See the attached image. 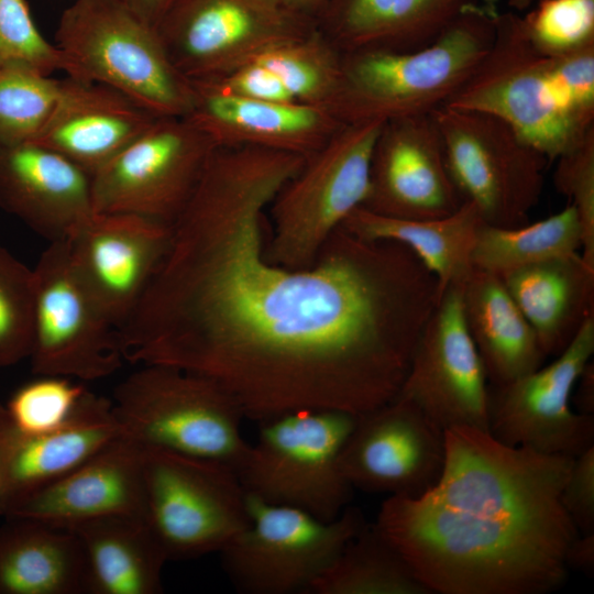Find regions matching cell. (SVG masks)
Segmentation results:
<instances>
[{
  "instance_id": "b9f144b4",
  "label": "cell",
  "mask_w": 594,
  "mask_h": 594,
  "mask_svg": "<svg viewBox=\"0 0 594 594\" xmlns=\"http://www.w3.org/2000/svg\"><path fill=\"white\" fill-rule=\"evenodd\" d=\"M568 569L592 575L594 572V534H579L566 550Z\"/></svg>"
},
{
  "instance_id": "e575fe53",
  "label": "cell",
  "mask_w": 594,
  "mask_h": 594,
  "mask_svg": "<svg viewBox=\"0 0 594 594\" xmlns=\"http://www.w3.org/2000/svg\"><path fill=\"white\" fill-rule=\"evenodd\" d=\"M33 318V268L0 246V369L29 359Z\"/></svg>"
},
{
  "instance_id": "44dd1931",
  "label": "cell",
  "mask_w": 594,
  "mask_h": 594,
  "mask_svg": "<svg viewBox=\"0 0 594 594\" xmlns=\"http://www.w3.org/2000/svg\"><path fill=\"white\" fill-rule=\"evenodd\" d=\"M91 174L35 142H0V207L50 242L94 212Z\"/></svg>"
},
{
  "instance_id": "f35d334b",
  "label": "cell",
  "mask_w": 594,
  "mask_h": 594,
  "mask_svg": "<svg viewBox=\"0 0 594 594\" xmlns=\"http://www.w3.org/2000/svg\"><path fill=\"white\" fill-rule=\"evenodd\" d=\"M557 162L553 183L576 210L582 229L581 256L594 267V132Z\"/></svg>"
},
{
  "instance_id": "7bdbcfd3",
  "label": "cell",
  "mask_w": 594,
  "mask_h": 594,
  "mask_svg": "<svg viewBox=\"0 0 594 594\" xmlns=\"http://www.w3.org/2000/svg\"><path fill=\"white\" fill-rule=\"evenodd\" d=\"M571 405L582 415H594V365L592 360L582 370L572 392Z\"/></svg>"
},
{
  "instance_id": "4fadbf2b",
  "label": "cell",
  "mask_w": 594,
  "mask_h": 594,
  "mask_svg": "<svg viewBox=\"0 0 594 594\" xmlns=\"http://www.w3.org/2000/svg\"><path fill=\"white\" fill-rule=\"evenodd\" d=\"M215 143L185 117H158L92 173L96 212L172 224L190 199Z\"/></svg>"
},
{
  "instance_id": "d590c367",
  "label": "cell",
  "mask_w": 594,
  "mask_h": 594,
  "mask_svg": "<svg viewBox=\"0 0 594 594\" xmlns=\"http://www.w3.org/2000/svg\"><path fill=\"white\" fill-rule=\"evenodd\" d=\"M521 18L530 43L548 56L594 46V0H536Z\"/></svg>"
},
{
  "instance_id": "e0dca14e",
  "label": "cell",
  "mask_w": 594,
  "mask_h": 594,
  "mask_svg": "<svg viewBox=\"0 0 594 594\" xmlns=\"http://www.w3.org/2000/svg\"><path fill=\"white\" fill-rule=\"evenodd\" d=\"M444 461V430L397 397L358 415L340 454L354 490L387 497L424 494L440 479Z\"/></svg>"
},
{
  "instance_id": "f1b7e54d",
  "label": "cell",
  "mask_w": 594,
  "mask_h": 594,
  "mask_svg": "<svg viewBox=\"0 0 594 594\" xmlns=\"http://www.w3.org/2000/svg\"><path fill=\"white\" fill-rule=\"evenodd\" d=\"M87 564L90 594H157L168 561L144 520L107 516L70 528Z\"/></svg>"
},
{
  "instance_id": "8992f818",
  "label": "cell",
  "mask_w": 594,
  "mask_h": 594,
  "mask_svg": "<svg viewBox=\"0 0 594 594\" xmlns=\"http://www.w3.org/2000/svg\"><path fill=\"white\" fill-rule=\"evenodd\" d=\"M111 402L121 435L143 449L216 462L235 473L249 449L241 409L201 375L143 364L116 387Z\"/></svg>"
},
{
  "instance_id": "603a6c76",
  "label": "cell",
  "mask_w": 594,
  "mask_h": 594,
  "mask_svg": "<svg viewBox=\"0 0 594 594\" xmlns=\"http://www.w3.org/2000/svg\"><path fill=\"white\" fill-rule=\"evenodd\" d=\"M191 85L193 103L185 118L216 146H256L308 157L343 125L323 107L254 100Z\"/></svg>"
},
{
  "instance_id": "9c48e42d",
  "label": "cell",
  "mask_w": 594,
  "mask_h": 594,
  "mask_svg": "<svg viewBox=\"0 0 594 594\" xmlns=\"http://www.w3.org/2000/svg\"><path fill=\"white\" fill-rule=\"evenodd\" d=\"M143 520L168 561L198 558L248 527L249 495L228 466L143 449Z\"/></svg>"
},
{
  "instance_id": "ac0fdd59",
  "label": "cell",
  "mask_w": 594,
  "mask_h": 594,
  "mask_svg": "<svg viewBox=\"0 0 594 594\" xmlns=\"http://www.w3.org/2000/svg\"><path fill=\"white\" fill-rule=\"evenodd\" d=\"M170 226L133 213L94 212L67 239L75 271L118 330L148 286Z\"/></svg>"
},
{
  "instance_id": "9a60e30c",
  "label": "cell",
  "mask_w": 594,
  "mask_h": 594,
  "mask_svg": "<svg viewBox=\"0 0 594 594\" xmlns=\"http://www.w3.org/2000/svg\"><path fill=\"white\" fill-rule=\"evenodd\" d=\"M156 30L172 64L189 81L220 78L310 35L296 13L249 0H176Z\"/></svg>"
},
{
  "instance_id": "836d02e7",
  "label": "cell",
  "mask_w": 594,
  "mask_h": 594,
  "mask_svg": "<svg viewBox=\"0 0 594 594\" xmlns=\"http://www.w3.org/2000/svg\"><path fill=\"white\" fill-rule=\"evenodd\" d=\"M61 79L28 68L0 69V142H33L46 125Z\"/></svg>"
},
{
  "instance_id": "6da1fadb",
  "label": "cell",
  "mask_w": 594,
  "mask_h": 594,
  "mask_svg": "<svg viewBox=\"0 0 594 594\" xmlns=\"http://www.w3.org/2000/svg\"><path fill=\"white\" fill-rule=\"evenodd\" d=\"M306 157L216 146L139 304L123 360L211 380L244 418L394 399L439 287L415 253L340 226L312 266L266 256L267 209Z\"/></svg>"
},
{
  "instance_id": "f546056e",
  "label": "cell",
  "mask_w": 594,
  "mask_h": 594,
  "mask_svg": "<svg viewBox=\"0 0 594 594\" xmlns=\"http://www.w3.org/2000/svg\"><path fill=\"white\" fill-rule=\"evenodd\" d=\"M483 223L474 205L464 201L447 217L424 220L392 218L358 207L341 226L365 240L406 245L433 274L441 294L449 286H462L472 272V252Z\"/></svg>"
},
{
  "instance_id": "ba28073f",
  "label": "cell",
  "mask_w": 594,
  "mask_h": 594,
  "mask_svg": "<svg viewBox=\"0 0 594 594\" xmlns=\"http://www.w3.org/2000/svg\"><path fill=\"white\" fill-rule=\"evenodd\" d=\"M356 418L342 410L299 409L260 422L237 470L248 495L322 520L337 518L354 491L340 454Z\"/></svg>"
},
{
  "instance_id": "7dc6e473",
  "label": "cell",
  "mask_w": 594,
  "mask_h": 594,
  "mask_svg": "<svg viewBox=\"0 0 594 594\" xmlns=\"http://www.w3.org/2000/svg\"><path fill=\"white\" fill-rule=\"evenodd\" d=\"M249 1L270 10L284 9L283 0H249Z\"/></svg>"
},
{
  "instance_id": "3957f363",
  "label": "cell",
  "mask_w": 594,
  "mask_h": 594,
  "mask_svg": "<svg viewBox=\"0 0 594 594\" xmlns=\"http://www.w3.org/2000/svg\"><path fill=\"white\" fill-rule=\"evenodd\" d=\"M444 106L496 116L557 161L594 132V46L544 55L520 15L497 11L491 47Z\"/></svg>"
},
{
  "instance_id": "83f0119b",
  "label": "cell",
  "mask_w": 594,
  "mask_h": 594,
  "mask_svg": "<svg viewBox=\"0 0 594 594\" xmlns=\"http://www.w3.org/2000/svg\"><path fill=\"white\" fill-rule=\"evenodd\" d=\"M477 0H339L333 21L336 47L406 52L435 42Z\"/></svg>"
},
{
  "instance_id": "5bb4252c",
  "label": "cell",
  "mask_w": 594,
  "mask_h": 594,
  "mask_svg": "<svg viewBox=\"0 0 594 594\" xmlns=\"http://www.w3.org/2000/svg\"><path fill=\"white\" fill-rule=\"evenodd\" d=\"M594 353V318L554 360L503 385H488L487 431L507 446L575 458L594 446V415L572 409L574 385Z\"/></svg>"
},
{
  "instance_id": "1f68e13d",
  "label": "cell",
  "mask_w": 594,
  "mask_h": 594,
  "mask_svg": "<svg viewBox=\"0 0 594 594\" xmlns=\"http://www.w3.org/2000/svg\"><path fill=\"white\" fill-rule=\"evenodd\" d=\"M582 229L573 205L535 223L502 228L483 223L472 252L473 267L502 276L550 257L578 252Z\"/></svg>"
},
{
  "instance_id": "f6af8a7d",
  "label": "cell",
  "mask_w": 594,
  "mask_h": 594,
  "mask_svg": "<svg viewBox=\"0 0 594 594\" xmlns=\"http://www.w3.org/2000/svg\"><path fill=\"white\" fill-rule=\"evenodd\" d=\"M322 0H283V8L293 13L314 8Z\"/></svg>"
},
{
  "instance_id": "cb8c5ba5",
  "label": "cell",
  "mask_w": 594,
  "mask_h": 594,
  "mask_svg": "<svg viewBox=\"0 0 594 594\" xmlns=\"http://www.w3.org/2000/svg\"><path fill=\"white\" fill-rule=\"evenodd\" d=\"M158 117L127 95L66 76L55 108L35 143L68 157L91 175Z\"/></svg>"
},
{
  "instance_id": "7402d4cb",
  "label": "cell",
  "mask_w": 594,
  "mask_h": 594,
  "mask_svg": "<svg viewBox=\"0 0 594 594\" xmlns=\"http://www.w3.org/2000/svg\"><path fill=\"white\" fill-rule=\"evenodd\" d=\"M107 516L143 519V448L123 436L33 493L6 518L68 529Z\"/></svg>"
},
{
  "instance_id": "484cf974",
  "label": "cell",
  "mask_w": 594,
  "mask_h": 594,
  "mask_svg": "<svg viewBox=\"0 0 594 594\" xmlns=\"http://www.w3.org/2000/svg\"><path fill=\"white\" fill-rule=\"evenodd\" d=\"M462 310L488 385L513 382L543 365L535 330L499 276L473 267L463 283Z\"/></svg>"
},
{
  "instance_id": "8d00e7d4",
  "label": "cell",
  "mask_w": 594,
  "mask_h": 594,
  "mask_svg": "<svg viewBox=\"0 0 594 594\" xmlns=\"http://www.w3.org/2000/svg\"><path fill=\"white\" fill-rule=\"evenodd\" d=\"M19 387L6 408L12 420L26 431L40 432L64 426L87 389L68 377L38 375Z\"/></svg>"
},
{
  "instance_id": "8fae6325",
  "label": "cell",
  "mask_w": 594,
  "mask_h": 594,
  "mask_svg": "<svg viewBox=\"0 0 594 594\" xmlns=\"http://www.w3.org/2000/svg\"><path fill=\"white\" fill-rule=\"evenodd\" d=\"M249 510L248 527L219 552L230 582L245 594H306L366 522L355 507L322 520L250 495Z\"/></svg>"
},
{
  "instance_id": "d6a6232c",
  "label": "cell",
  "mask_w": 594,
  "mask_h": 594,
  "mask_svg": "<svg viewBox=\"0 0 594 594\" xmlns=\"http://www.w3.org/2000/svg\"><path fill=\"white\" fill-rule=\"evenodd\" d=\"M253 62L271 69L296 101L331 111L342 72V53L336 46L324 45L312 34L272 48Z\"/></svg>"
},
{
  "instance_id": "4316f807",
  "label": "cell",
  "mask_w": 594,
  "mask_h": 594,
  "mask_svg": "<svg viewBox=\"0 0 594 594\" xmlns=\"http://www.w3.org/2000/svg\"><path fill=\"white\" fill-rule=\"evenodd\" d=\"M6 519L0 526V594L88 593L85 554L72 530Z\"/></svg>"
},
{
  "instance_id": "ab89813d",
  "label": "cell",
  "mask_w": 594,
  "mask_h": 594,
  "mask_svg": "<svg viewBox=\"0 0 594 594\" xmlns=\"http://www.w3.org/2000/svg\"><path fill=\"white\" fill-rule=\"evenodd\" d=\"M561 504L579 534H594V446L573 459Z\"/></svg>"
},
{
  "instance_id": "52a82bcc",
  "label": "cell",
  "mask_w": 594,
  "mask_h": 594,
  "mask_svg": "<svg viewBox=\"0 0 594 594\" xmlns=\"http://www.w3.org/2000/svg\"><path fill=\"white\" fill-rule=\"evenodd\" d=\"M384 123L343 124L280 188L267 209L270 261L292 270L312 266L329 237L363 206Z\"/></svg>"
},
{
  "instance_id": "74e56055",
  "label": "cell",
  "mask_w": 594,
  "mask_h": 594,
  "mask_svg": "<svg viewBox=\"0 0 594 594\" xmlns=\"http://www.w3.org/2000/svg\"><path fill=\"white\" fill-rule=\"evenodd\" d=\"M64 72L63 55L37 29L26 0H0V69Z\"/></svg>"
},
{
  "instance_id": "d4e9b609",
  "label": "cell",
  "mask_w": 594,
  "mask_h": 594,
  "mask_svg": "<svg viewBox=\"0 0 594 594\" xmlns=\"http://www.w3.org/2000/svg\"><path fill=\"white\" fill-rule=\"evenodd\" d=\"M536 332L543 353L559 355L594 318V267L575 252L532 263L502 276Z\"/></svg>"
},
{
  "instance_id": "2e32d148",
  "label": "cell",
  "mask_w": 594,
  "mask_h": 594,
  "mask_svg": "<svg viewBox=\"0 0 594 594\" xmlns=\"http://www.w3.org/2000/svg\"><path fill=\"white\" fill-rule=\"evenodd\" d=\"M461 287L449 286L440 294L396 397L443 430L487 431L488 381L464 321Z\"/></svg>"
},
{
  "instance_id": "60d3db41",
  "label": "cell",
  "mask_w": 594,
  "mask_h": 594,
  "mask_svg": "<svg viewBox=\"0 0 594 594\" xmlns=\"http://www.w3.org/2000/svg\"><path fill=\"white\" fill-rule=\"evenodd\" d=\"M201 82L222 92L263 101H296L279 78L267 67L251 62L217 79Z\"/></svg>"
},
{
  "instance_id": "30bf717a",
  "label": "cell",
  "mask_w": 594,
  "mask_h": 594,
  "mask_svg": "<svg viewBox=\"0 0 594 594\" xmlns=\"http://www.w3.org/2000/svg\"><path fill=\"white\" fill-rule=\"evenodd\" d=\"M431 116L463 199L490 226L528 223L541 197L548 158L496 116L449 106Z\"/></svg>"
},
{
  "instance_id": "d6986e66",
  "label": "cell",
  "mask_w": 594,
  "mask_h": 594,
  "mask_svg": "<svg viewBox=\"0 0 594 594\" xmlns=\"http://www.w3.org/2000/svg\"><path fill=\"white\" fill-rule=\"evenodd\" d=\"M465 200L454 185L431 114L385 122L374 146L363 206L398 219H437Z\"/></svg>"
},
{
  "instance_id": "277c9868",
  "label": "cell",
  "mask_w": 594,
  "mask_h": 594,
  "mask_svg": "<svg viewBox=\"0 0 594 594\" xmlns=\"http://www.w3.org/2000/svg\"><path fill=\"white\" fill-rule=\"evenodd\" d=\"M494 1L472 3L422 48L342 54L331 112L342 124L431 114L469 79L495 34Z\"/></svg>"
},
{
  "instance_id": "bcb514c9",
  "label": "cell",
  "mask_w": 594,
  "mask_h": 594,
  "mask_svg": "<svg viewBox=\"0 0 594 594\" xmlns=\"http://www.w3.org/2000/svg\"><path fill=\"white\" fill-rule=\"evenodd\" d=\"M536 0H507L508 6L516 11H526L528 10Z\"/></svg>"
},
{
  "instance_id": "ee69618b",
  "label": "cell",
  "mask_w": 594,
  "mask_h": 594,
  "mask_svg": "<svg viewBox=\"0 0 594 594\" xmlns=\"http://www.w3.org/2000/svg\"><path fill=\"white\" fill-rule=\"evenodd\" d=\"M145 23L156 28L176 0H118Z\"/></svg>"
},
{
  "instance_id": "ffe728a7",
  "label": "cell",
  "mask_w": 594,
  "mask_h": 594,
  "mask_svg": "<svg viewBox=\"0 0 594 594\" xmlns=\"http://www.w3.org/2000/svg\"><path fill=\"white\" fill-rule=\"evenodd\" d=\"M122 436L112 402L86 392L70 419L47 431H26L0 404V515Z\"/></svg>"
},
{
  "instance_id": "7a4b0ae2",
  "label": "cell",
  "mask_w": 594,
  "mask_h": 594,
  "mask_svg": "<svg viewBox=\"0 0 594 594\" xmlns=\"http://www.w3.org/2000/svg\"><path fill=\"white\" fill-rule=\"evenodd\" d=\"M438 482L388 496L374 521L439 594H547L568 579L579 535L561 504L574 458L512 447L472 427L444 430Z\"/></svg>"
},
{
  "instance_id": "5b68a950",
  "label": "cell",
  "mask_w": 594,
  "mask_h": 594,
  "mask_svg": "<svg viewBox=\"0 0 594 594\" xmlns=\"http://www.w3.org/2000/svg\"><path fill=\"white\" fill-rule=\"evenodd\" d=\"M55 45L64 73L109 86L157 117H185L194 89L172 64L156 28L118 0H74L62 13Z\"/></svg>"
},
{
  "instance_id": "4dcf8cb0",
  "label": "cell",
  "mask_w": 594,
  "mask_h": 594,
  "mask_svg": "<svg viewBox=\"0 0 594 594\" xmlns=\"http://www.w3.org/2000/svg\"><path fill=\"white\" fill-rule=\"evenodd\" d=\"M306 594H431L402 553L365 522Z\"/></svg>"
},
{
  "instance_id": "7c38bea8",
  "label": "cell",
  "mask_w": 594,
  "mask_h": 594,
  "mask_svg": "<svg viewBox=\"0 0 594 594\" xmlns=\"http://www.w3.org/2000/svg\"><path fill=\"white\" fill-rule=\"evenodd\" d=\"M33 274L32 372L84 381L113 374L123 361L118 329L75 271L67 240L50 242Z\"/></svg>"
}]
</instances>
